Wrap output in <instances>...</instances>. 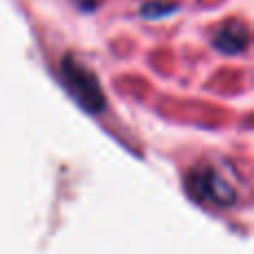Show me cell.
<instances>
[{"instance_id":"cell-1","label":"cell","mask_w":254,"mask_h":254,"mask_svg":"<svg viewBox=\"0 0 254 254\" xmlns=\"http://www.w3.org/2000/svg\"><path fill=\"white\" fill-rule=\"evenodd\" d=\"M61 76L65 87L69 89V94L78 101V105L85 112L96 114V112H101L105 107V96H103L101 83L85 65H80L78 61L67 56L61 63Z\"/></svg>"},{"instance_id":"cell-2","label":"cell","mask_w":254,"mask_h":254,"mask_svg":"<svg viewBox=\"0 0 254 254\" xmlns=\"http://www.w3.org/2000/svg\"><path fill=\"white\" fill-rule=\"evenodd\" d=\"M188 190L194 198L219 207H230L237 203V190L212 167H198L190 172Z\"/></svg>"},{"instance_id":"cell-3","label":"cell","mask_w":254,"mask_h":254,"mask_svg":"<svg viewBox=\"0 0 254 254\" xmlns=\"http://www.w3.org/2000/svg\"><path fill=\"white\" fill-rule=\"evenodd\" d=\"M250 43V31L243 22H228L214 36V47L223 54H241Z\"/></svg>"}]
</instances>
